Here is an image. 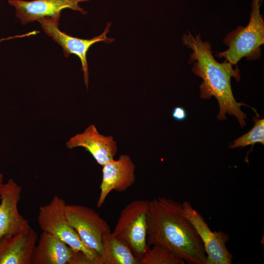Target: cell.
<instances>
[{
  "label": "cell",
  "instance_id": "2",
  "mask_svg": "<svg viewBox=\"0 0 264 264\" xmlns=\"http://www.w3.org/2000/svg\"><path fill=\"white\" fill-rule=\"evenodd\" d=\"M184 45L192 50L189 63H194L192 70L201 77L203 82L200 86V97L209 99L215 97L219 103V112L217 118L226 120V114L235 116L242 128L245 124L246 116L241 110V106L246 105L238 103L232 91V77L239 81V69L226 60L223 63L217 62L212 54V46L207 41H203L200 34L193 35L190 32L182 37Z\"/></svg>",
  "mask_w": 264,
  "mask_h": 264
},
{
  "label": "cell",
  "instance_id": "20",
  "mask_svg": "<svg viewBox=\"0 0 264 264\" xmlns=\"http://www.w3.org/2000/svg\"><path fill=\"white\" fill-rule=\"evenodd\" d=\"M13 37H14V38H15V37H10L7 38H3V39H0V42H1L2 41L8 40V39H13Z\"/></svg>",
  "mask_w": 264,
  "mask_h": 264
},
{
  "label": "cell",
  "instance_id": "18",
  "mask_svg": "<svg viewBox=\"0 0 264 264\" xmlns=\"http://www.w3.org/2000/svg\"><path fill=\"white\" fill-rule=\"evenodd\" d=\"M172 116L176 121H182L187 117V113L184 108L181 107H176L174 109Z\"/></svg>",
  "mask_w": 264,
  "mask_h": 264
},
{
  "label": "cell",
  "instance_id": "3",
  "mask_svg": "<svg viewBox=\"0 0 264 264\" xmlns=\"http://www.w3.org/2000/svg\"><path fill=\"white\" fill-rule=\"evenodd\" d=\"M260 0H254L248 24L238 26L228 33L223 43L228 47L217 56L224 58L232 65H236L241 59H258L261 54L260 46L264 43V21L260 12Z\"/></svg>",
  "mask_w": 264,
  "mask_h": 264
},
{
  "label": "cell",
  "instance_id": "1",
  "mask_svg": "<svg viewBox=\"0 0 264 264\" xmlns=\"http://www.w3.org/2000/svg\"><path fill=\"white\" fill-rule=\"evenodd\" d=\"M147 222L148 246L164 247L189 264H206L203 243L183 215L181 203L164 196L150 200Z\"/></svg>",
  "mask_w": 264,
  "mask_h": 264
},
{
  "label": "cell",
  "instance_id": "19",
  "mask_svg": "<svg viewBox=\"0 0 264 264\" xmlns=\"http://www.w3.org/2000/svg\"><path fill=\"white\" fill-rule=\"evenodd\" d=\"M3 176L1 173H0V192L3 184Z\"/></svg>",
  "mask_w": 264,
  "mask_h": 264
},
{
  "label": "cell",
  "instance_id": "10",
  "mask_svg": "<svg viewBox=\"0 0 264 264\" xmlns=\"http://www.w3.org/2000/svg\"><path fill=\"white\" fill-rule=\"evenodd\" d=\"M89 0H8L9 4L13 6L16 11V16L22 24L49 18L59 21L63 10L70 8L79 11L83 14L87 12L79 6L81 2Z\"/></svg>",
  "mask_w": 264,
  "mask_h": 264
},
{
  "label": "cell",
  "instance_id": "5",
  "mask_svg": "<svg viewBox=\"0 0 264 264\" xmlns=\"http://www.w3.org/2000/svg\"><path fill=\"white\" fill-rule=\"evenodd\" d=\"M65 200L58 196L39 208L37 220L43 231L55 235L74 249L84 253L95 264H100V257L88 248L68 222L66 215Z\"/></svg>",
  "mask_w": 264,
  "mask_h": 264
},
{
  "label": "cell",
  "instance_id": "17",
  "mask_svg": "<svg viewBox=\"0 0 264 264\" xmlns=\"http://www.w3.org/2000/svg\"><path fill=\"white\" fill-rule=\"evenodd\" d=\"M255 124L251 130L235 140L229 147L230 148L244 147L260 143L264 144V119L254 117Z\"/></svg>",
  "mask_w": 264,
  "mask_h": 264
},
{
  "label": "cell",
  "instance_id": "8",
  "mask_svg": "<svg viewBox=\"0 0 264 264\" xmlns=\"http://www.w3.org/2000/svg\"><path fill=\"white\" fill-rule=\"evenodd\" d=\"M39 22L44 32L62 47L66 57H68L72 54L79 58L84 73L85 84L88 89L89 73L87 54L90 47L96 43L103 42L111 43L114 41V39L107 37V34L110 32L111 22L107 23L104 32L100 35L90 39H82L62 32L58 28L59 21L45 18L40 20Z\"/></svg>",
  "mask_w": 264,
  "mask_h": 264
},
{
  "label": "cell",
  "instance_id": "4",
  "mask_svg": "<svg viewBox=\"0 0 264 264\" xmlns=\"http://www.w3.org/2000/svg\"><path fill=\"white\" fill-rule=\"evenodd\" d=\"M149 201L137 199L129 203L121 211L113 231L111 233L125 243L138 260L149 246L147 242Z\"/></svg>",
  "mask_w": 264,
  "mask_h": 264
},
{
  "label": "cell",
  "instance_id": "7",
  "mask_svg": "<svg viewBox=\"0 0 264 264\" xmlns=\"http://www.w3.org/2000/svg\"><path fill=\"white\" fill-rule=\"evenodd\" d=\"M183 215L191 222L199 236L206 254V264H231L233 255L226 244L229 236L222 231H212L202 216L195 209L191 203H182Z\"/></svg>",
  "mask_w": 264,
  "mask_h": 264
},
{
  "label": "cell",
  "instance_id": "11",
  "mask_svg": "<svg viewBox=\"0 0 264 264\" xmlns=\"http://www.w3.org/2000/svg\"><path fill=\"white\" fill-rule=\"evenodd\" d=\"M135 165L128 154L120 155L103 166L100 193L97 202L100 208L111 191L122 192L135 181Z\"/></svg>",
  "mask_w": 264,
  "mask_h": 264
},
{
  "label": "cell",
  "instance_id": "9",
  "mask_svg": "<svg viewBox=\"0 0 264 264\" xmlns=\"http://www.w3.org/2000/svg\"><path fill=\"white\" fill-rule=\"evenodd\" d=\"M31 264H95L55 235L43 231L33 253Z\"/></svg>",
  "mask_w": 264,
  "mask_h": 264
},
{
  "label": "cell",
  "instance_id": "13",
  "mask_svg": "<svg viewBox=\"0 0 264 264\" xmlns=\"http://www.w3.org/2000/svg\"><path fill=\"white\" fill-rule=\"evenodd\" d=\"M66 146L68 149L77 147L85 149L102 166L114 159L118 150L113 136L101 134L94 124L89 125L82 132L70 137Z\"/></svg>",
  "mask_w": 264,
  "mask_h": 264
},
{
  "label": "cell",
  "instance_id": "6",
  "mask_svg": "<svg viewBox=\"0 0 264 264\" xmlns=\"http://www.w3.org/2000/svg\"><path fill=\"white\" fill-rule=\"evenodd\" d=\"M65 212L68 222L83 242L101 257L104 240L111 233L108 223L94 210L86 206L66 204Z\"/></svg>",
  "mask_w": 264,
  "mask_h": 264
},
{
  "label": "cell",
  "instance_id": "12",
  "mask_svg": "<svg viewBox=\"0 0 264 264\" xmlns=\"http://www.w3.org/2000/svg\"><path fill=\"white\" fill-rule=\"evenodd\" d=\"M22 189L12 178L2 185L0 192V239L25 230L30 226L18 210Z\"/></svg>",
  "mask_w": 264,
  "mask_h": 264
},
{
  "label": "cell",
  "instance_id": "15",
  "mask_svg": "<svg viewBox=\"0 0 264 264\" xmlns=\"http://www.w3.org/2000/svg\"><path fill=\"white\" fill-rule=\"evenodd\" d=\"M100 264H139V262L125 243L110 233L104 241Z\"/></svg>",
  "mask_w": 264,
  "mask_h": 264
},
{
  "label": "cell",
  "instance_id": "14",
  "mask_svg": "<svg viewBox=\"0 0 264 264\" xmlns=\"http://www.w3.org/2000/svg\"><path fill=\"white\" fill-rule=\"evenodd\" d=\"M38 236L30 226L27 229L0 239V264H31Z\"/></svg>",
  "mask_w": 264,
  "mask_h": 264
},
{
  "label": "cell",
  "instance_id": "16",
  "mask_svg": "<svg viewBox=\"0 0 264 264\" xmlns=\"http://www.w3.org/2000/svg\"><path fill=\"white\" fill-rule=\"evenodd\" d=\"M139 264H184L185 262L168 249L160 245L149 246L139 259Z\"/></svg>",
  "mask_w": 264,
  "mask_h": 264
}]
</instances>
